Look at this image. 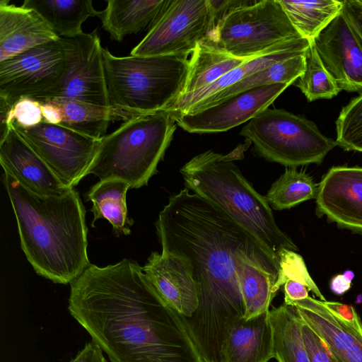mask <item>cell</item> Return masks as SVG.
<instances>
[{"instance_id":"cell-1","label":"cell","mask_w":362,"mask_h":362,"mask_svg":"<svg viewBox=\"0 0 362 362\" xmlns=\"http://www.w3.org/2000/svg\"><path fill=\"white\" fill-rule=\"evenodd\" d=\"M155 226L161 252L182 256L192 267L198 307L181 316L192 341L203 362H223L229 331L245 314L240 257L272 258L227 213L186 187L169 198Z\"/></svg>"},{"instance_id":"cell-2","label":"cell","mask_w":362,"mask_h":362,"mask_svg":"<svg viewBox=\"0 0 362 362\" xmlns=\"http://www.w3.org/2000/svg\"><path fill=\"white\" fill-rule=\"evenodd\" d=\"M70 285L69 313L110 362H203L181 315L136 262L90 264Z\"/></svg>"},{"instance_id":"cell-3","label":"cell","mask_w":362,"mask_h":362,"mask_svg":"<svg viewBox=\"0 0 362 362\" xmlns=\"http://www.w3.org/2000/svg\"><path fill=\"white\" fill-rule=\"evenodd\" d=\"M21 246L35 272L56 284L71 283L90 264L86 210L77 191L41 196L4 172Z\"/></svg>"},{"instance_id":"cell-4","label":"cell","mask_w":362,"mask_h":362,"mask_svg":"<svg viewBox=\"0 0 362 362\" xmlns=\"http://www.w3.org/2000/svg\"><path fill=\"white\" fill-rule=\"evenodd\" d=\"M251 142L238 146L228 154L211 150L201 153L180 170L185 187L214 204L261 245L279 265L283 249L298 251L291 238L277 226L270 205L243 176L234 160L244 158Z\"/></svg>"},{"instance_id":"cell-5","label":"cell","mask_w":362,"mask_h":362,"mask_svg":"<svg viewBox=\"0 0 362 362\" xmlns=\"http://www.w3.org/2000/svg\"><path fill=\"white\" fill-rule=\"evenodd\" d=\"M103 57L115 119L164 111L184 93L188 56L116 57L103 48Z\"/></svg>"},{"instance_id":"cell-6","label":"cell","mask_w":362,"mask_h":362,"mask_svg":"<svg viewBox=\"0 0 362 362\" xmlns=\"http://www.w3.org/2000/svg\"><path fill=\"white\" fill-rule=\"evenodd\" d=\"M176 122L166 111L139 115L124 121L100 140L88 171L100 180L119 179L131 188L147 185L163 160Z\"/></svg>"},{"instance_id":"cell-7","label":"cell","mask_w":362,"mask_h":362,"mask_svg":"<svg viewBox=\"0 0 362 362\" xmlns=\"http://www.w3.org/2000/svg\"><path fill=\"white\" fill-rule=\"evenodd\" d=\"M209 37L228 54L244 59L310 45L293 27L279 0L254 1L235 9Z\"/></svg>"},{"instance_id":"cell-8","label":"cell","mask_w":362,"mask_h":362,"mask_svg":"<svg viewBox=\"0 0 362 362\" xmlns=\"http://www.w3.org/2000/svg\"><path fill=\"white\" fill-rule=\"evenodd\" d=\"M266 160L296 168L321 163L337 146L305 117L284 109L267 108L250 119L240 132Z\"/></svg>"},{"instance_id":"cell-9","label":"cell","mask_w":362,"mask_h":362,"mask_svg":"<svg viewBox=\"0 0 362 362\" xmlns=\"http://www.w3.org/2000/svg\"><path fill=\"white\" fill-rule=\"evenodd\" d=\"M68 64L60 37L0 62V99L13 106L23 97L40 102L54 98Z\"/></svg>"},{"instance_id":"cell-10","label":"cell","mask_w":362,"mask_h":362,"mask_svg":"<svg viewBox=\"0 0 362 362\" xmlns=\"http://www.w3.org/2000/svg\"><path fill=\"white\" fill-rule=\"evenodd\" d=\"M213 22L209 0H167L141 41L130 55L188 56L210 36Z\"/></svg>"},{"instance_id":"cell-11","label":"cell","mask_w":362,"mask_h":362,"mask_svg":"<svg viewBox=\"0 0 362 362\" xmlns=\"http://www.w3.org/2000/svg\"><path fill=\"white\" fill-rule=\"evenodd\" d=\"M16 129L69 188H74L88 175L100 140L65 127L42 122Z\"/></svg>"},{"instance_id":"cell-12","label":"cell","mask_w":362,"mask_h":362,"mask_svg":"<svg viewBox=\"0 0 362 362\" xmlns=\"http://www.w3.org/2000/svg\"><path fill=\"white\" fill-rule=\"evenodd\" d=\"M68 58V70L54 98L110 107L103 57L97 29L75 37H60ZM54 99V98H53Z\"/></svg>"},{"instance_id":"cell-13","label":"cell","mask_w":362,"mask_h":362,"mask_svg":"<svg viewBox=\"0 0 362 362\" xmlns=\"http://www.w3.org/2000/svg\"><path fill=\"white\" fill-rule=\"evenodd\" d=\"M290 85L289 83L267 85L231 95L195 112L168 113L178 126L190 133L226 132L250 121L268 108Z\"/></svg>"},{"instance_id":"cell-14","label":"cell","mask_w":362,"mask_h":362,"mask_svg":"<svg viewBox=\"0 0 362 362\" xmlns=\"http://www.w3.org/2000/svg\"><path fill=\"white\" fill-rule=\"evenodd\" d=\"M311 41L340 90L361 94L362 44L342 12Z\"/></svg>"},{"instance_id":"cell-15","label":"cell","mask_w":362,"mask_h":362,"mask_svg":"<svg viewBox=\"0 0 362 362\" xmlns=\"http://www.w3.org/2000/svg\"><path fill=\"white\" fill-rule=\"evenodd\" d=\"M316 213L339 226L362 233V168L334 166L322 177Z\"/></svg>"},{"instance_id":"cell-16","label":"cell","mask_w":362,"mask_h":362,"mask_svg":"<svg viewBox=\"0 0 362 362\" xmlns=\"http://www.w3.org/2000/svg\"><path fill=\"white\" fill-rule=\"evenodd\" d=\"M303 322L321 339L336 362H362V322L351 323L308 296L291 303Z\"/></svg>"},{"instance_id":"cell-17","label":"cell","mask_w":362,"mask_h":362,"mask_svg":"<svg viewBox=\"0 0 362 362\" xmlns=\"http://www.w3.org/2000/svg\"><path fill=\"white\" fill-rule=\"evenodd\" d=\"M0 163L21 185L41 196H62L69 188L16 129L13 124L0 139Z\"/></svg>"},{"instance_id":"cell-18","label":"cell","mask_w":362,"mask_h":362,"mask_svg":"<svg viewBox=\"0 0 362 362\" xmlns=\"http://www.w3.org/2000/svg\"><path fill=\"white\" fill-rule=\"evenodd\" d=\"M142 269L156 291L172 308L184 317L192 316L198 307V291L186 258L153 252Z\"/></svg>"},{"instance_id":"cell-19","label":"cell","mask_w":362,"mask_h":362,"mask_svg":"<svg viewBox=\"0 0 362 362\" xmlns=\"http://www.w3.org/2000/svg\"><path fill=\"white\" fill-rule=\"evenodd\" d=\"M59 38L35 9L0 1V62Z\"/></svg>"},{"instance_id":"cell-20","label":"cell","mask_w":362,"mask_h":362,"mask_svg":"<svg viewBox=\"0 0 362 362\" xmlns=\"http://www.w3.org/2000/svg\"><path fill=\"white\" fill-rule=\"evenodd\" d=\"M269 310L255 317H245L230 328L226 338L223 362H269L274 357Z\"/></svg>"},{"instance_id":"cell-21","label":"cell","mask_w":362,"mask_h":362,"mask_svg":"<svg viewBox=\"0 0 362 362\" xmlns=\"http://www.w3.org/2000/svg\"><path fill=\"white\" fill-rule=\"evenodd\" d=\"M279 265L270 258L241 255L238 277L246 320L269 311L276 295Z\"/></svg>"},{"instance_id":"cell-22","label":"cell","mask_w":362,"mask_h":362,"mask_svg":"<svg viewBox=\"0 0 362 362\" xmlns=\"http://www.w3.org/2000/svg\"><path fill=\"white\" fill-rule=\"evenodd\" d=\"M166 3L167 0H108L99 18L110 38L120 42L150 28Z\"/></svg>"},{"instance_id":"cell-23","label":"cell","mask_w":362,"mask_h":362,"mask_svg":"<svg viewBox=\"0 0 362 362\" xmlns=\"http://www.w3.org/2000/svg\"><path fill=\"white\" fill-rule=\"evenodd\" d=\"M308 48L293 47L273 52L247 60L226 74L214 83L180 96L164 111L172 114L185 113L197 103L239 82L259 70L265 69L278 62L305 54Z\"/></svg>"},{"instance_id":"cell-24","label":"cell","mask_w":362,"mask_h":362,"mask_svg":"<svg viewBox=\"0 0 362 362\" xmlns=\"http://www.w3.org/2000/svg\"><path fill=\"white\" fill-rule=\"evenodd\" d=\"M21 6L35 9L59 37L65 38L83 34V23L100 14L92 0H25Z\"/></svg>"},{"instance_id":"cell-25","label":"cell","mask_w":362,"mask_h":362,"mask_svg":"<svg viewBox=\"0 0 362 362\" xmlns=\"http://www.w3.org/2000/svg\"><path fill=\"white\" fill-rule=\"evenodd\" d=\"M247 60L250 59H240L228 54L208 37L197 45L192 54L188 77L182 95L214 83Z\"/></svg>"},{"instance_id":"cell-26","label":"cell","mask_w":362,"mask_h":362,"mask_svg":"<svg viewBox=\"0 0 362 362\" xmlns=\"http://www.w3.org/2000/svg\"><path fill=\"white\" fill-rule=\"evenodd\" d=\"M131 188L127 182L119 179L100 180L86 193L87 201L93 202L91 211L94 218L92 226L99 218H105L112 226L116 235H128L129 226L133 221L127 217L126 194Z\"/></svg>"},{"instance_id":"cell-27","label":"cell","mask_w":362,"mask_h":362,"mask_svg":"<svg viewBox=\"0 0 362 362\" xmlns=\"http://www.w3.org/2000/svg\"><path fill=\"white\" fill-rule=\"evenodd\" d=\"M305 68V53L278 62L204 99L193 105L185 113L206 108L231 95L258 87L277 83L292 84L303 74Z\"/></svg>"},{"instance_id":"cell-28","label":"cell","mask_w":362,"mask_h":362,"mask_svg":"<svg viewBox=\"0 0 362 362\" xmlns=\"http://www.w3.org/2000/svg\"><path fill=\"white\" fill-rule=\"evenodd\" d=\"M274 358L278 362H310L303 341V320L294 306L285 303L269 310Z\"/></svg>"},{"instance_id":"cell-29","label":"cell","mask_w":362,"mask_h":362,"mask_svg":"<svg viewBox=\"0 0 362 362\" xmlns=\"http://www.w3.org/2000/svg\"><path fill=\"white\" fill-rule=\"evenodd\" d=\"M47 100L54 103L61 112L59 125L94 139L104 137L110 122L115 120L110 107L60 98Z\"/></svg>"},{"instance_id":"cell-30","label":"cell","mask_w":362,"mask_h":362,"mask_svg":"<svg viewBox=\"0 0 362 362\" xmlns=\"http://www.w3.org/2000/svg\"><path fill=\"white\" fill-rule=\"evenodd\" d=\"M279 1L293 27L303 37L310 41L343 8V1L337 0Z\"/></svg>"},{"instance_id":"cell-31","label":"cell","mask_w":362,"mask_h":362,"mask_svg":"<svg viewBox=\"0 0 362 362\" xmlns=\"http://www.w3.org/2000/svg\"><path fill=\"white\" fill-rule=\"evenodd\" d=\"M317 187L318 184L305 172L288 168L272 185L264 197L273 209H288L315 199Z\"/></svg>"},{"instance_id":"cell-32","label":"cell","mask_w":362,"mask_h":362,"mask_svg":"<svg viewBox=\"0 0 362 362\" xmlns=\"http://www.w3.org/2000/svg\"><path fill=\"white\" fill-rule=\"evenodd\" d=\"M310 102L331 99L341 91L322 64L313 41L305 52V68L293 83Z\"/></svg>"},{"instance_id":"cell-33","label":"cell","mask_w":362,"mask_h":362,"mask_svg":"<svg viewBox=\"0 0 362 362\" xmlns=\"http://www.w3.org/2000/svg\"><path fill=\"white\" fill-rule=\"evenodd\" d=\"M335 123L337 146L362 153V93L342 107Z\"/></svg>"},{"instance_id":"cell-34","label":"cell","mask_w":362,"mask_h":362,"mask_svg":"<svg viewBox=\"0 0 362 362\" xmlns=\"http://www.w3.org/2000/svg\"><path fill=\"white\" fill-rule=\"evenodd\" d=\"M12 122L21 128H30L39 124L43 122L41 103L23 97L18 99L10 110L0 107V139L8 133Z\"/></svg>"},{"instance_id":"cell-35","label":"cell","mask_w":362,"mask_h":362,"mask_svg":"<svg viewBox=\"0 0 362 362\" xmlns=\"http://www.w3.org/2000/svg\"><path fill=\"white\" fill-rule=\"evenodd\" d=\"M278 257V277L274 286L276 293L284 284L286 280L291 279L306 286L309 291H312L320 300H326L310 276L301 255L296 252L283 249L279 253Z\"/></svg>"},{"instance_id":"cell-36","label":"cell","mask_w":362,"mask_h":362,"mask_svg":"<svg viewBox=\"0 0 362 362\" xmlns=\"http://www.w3.org/2000/svg\"><path fill=\"white\" fill-rule=\"evenodd\" d=\"M301 331L310 362H336L324 342L303 320Z\"/></svg>"},{"instance_id":"cell-37","label":"cell","mask_w":362,"mask_h":362,"mask_svg":"<svg viewBox=\"0 0 362 362\" xmlns=\"http://www.w3.org/2000/svg\"><path fill=\"white\" fill-rule=\"evenodd\" d=\"M253 2V0H209L212 16V32L221 21L230 12Z\"/></svg>"},{"instance_id":"cell-38","label":"cell","mask_w":362,"mask_h":362,"mask_svg":"<svg viewBox=\"0 0 362 362\" xmlns=\"http://www.w3.org/2000/svg\"><path fill=\"white\" fill-rule=\"evenodd\" d=\"M341 12L362 44V4L359 0H344Z\"/></svg>"},{"instance_id":"cell-39","label":"cell","mask_w":362,"mask_h":362,"mask_svg":"<svg viewBox=\"0 0 362 362\" xmlns=\"http://www.w3.org/2000/svg\"><path fill=\"white\" fill-rule=\"evenodd\" d=\"M284 303L289 305L291 303L307 298L308 288L300 282L288 279L284 283Z\"/></svg>"},{"instance_id":"cell-40","label":"cell","mask_w":362,"mask_h":362,"mask_svg":"<svg viewBox=\"0 0 362 362\" xmlns=\"http://www.w3.org/2000/svg\"><path fill=\"white\" fill-rule=\"evenodd\" d=\"M70 362H107L100 346L94 341L88 343Z\"/></svg>"},{"instance_id":"cell-41","label":"cell","mask_w":362,"mask_h":362,"mask_svg":"<svg viewBox=\"0 0 362 362\" xmlns=\"http://www.w3.org/2000/svg\"><path fill=\"white\" fill-rule=\"evenodd\" d=\"M325 303L343 320L349 322L354 323L361 320L355 308L351 305L327 300H325Z\"/></svg>"},{"instance_id":"cell-42","label":"cell","mask_w":362,"mask_h":362,"mask_svg":"<svg viewBox=\"0 0 362 362\" xmlns=\"http://www.w3.org/2000/svg\"><path fill=\"white\" fill-rule=\"evenodd\" d=\"M40 103L42 104L43 122L59 125L62 122V115L58 107L51 100Z\"/></svg>"},{"instance_id":"cell-43","label":"cell","mask_w":362,"mask_h":362,"mask_svg":"<svg viewBox=\"0 0 362 362\" xmlns=\"http://www.w3.org/2000/svg\"><path fill=\"white\" fill-rule=\"evenodd\" d=\"M329 286L334 293L341 296L351 288V284L349 283L342 274H337L332 279Z\"/></svg>"},{"instance_id":"cell-44","label":"cell","mask_w":362,"mask_h":362,"mask_svg":"<svg viewBox=\"0 0 362 362\" xmlns=\"http://www.w3.org/2000/svg\"><path fill=\"white\" fill-rule=\"evenodd\" d=\"M344 279L349 282L351 284V281L354 277V273L351 270H347L342 274Z\"/></svg>"},{"instance_id":"cell-45","label":"cell","mask_w":362,"mask_h":362,"mask_svg":"<svg viewBox=\"0 0 362 362\" xmlns=\"http://www.w3.org/2000/svg\"><path fill=\"white\" fill-rule=\"evenodd\" d=\"M361 302H362V295H358L356 298V303H361Z\"/></svg>"},{"instance_id":"cell-46","label":"cell","mask_w":362,"mask_h":362,"mask_svg":"<svg viewBox=\"0 0 362 362\" xmlns=\"http://www.w3.org/2000/svg\"><path fill=\"white\" fill-rule=\"evenodd\" d=\"M359 1L362 4V0H359Z\"/></svg>"}]
</instances>
